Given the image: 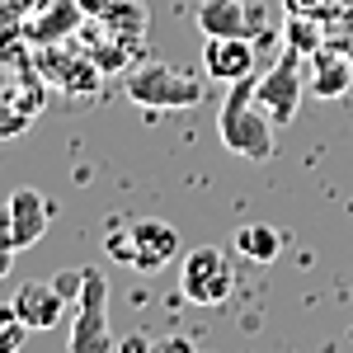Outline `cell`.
<instances>
[{"instance_id": "6da1fadb", "label": "cell", "mask_w": 353, "mask_h": 353, "mask_svg": "<svg viewBox=\"0 0 353 353\" xmlns=\"http://www.w3.org/2000/svg\"><path fill=\"white\" fill-rule=\"evenodd\" d=\"M259 76H241L231 85V94L221 99V113H217V132H221V146L231 156H245V161H269L273 146H278V123H273L259 94H254Z\"/></svg>"}, {"instance_id": "7a4b0ae2", "label": "cell", "mask_w": 353, "mask_h": 353, "mask_svg": "<svg viewBox=\"0 0 353 353\" xmlns=\"http://www.w3.org/2000/svg\"><path fill=\"white\" fill-rule=\"evenodd\" d=\"M128 99L137 109H151V113H170V109H198L208 99V85L198 76H184L165 61H146L128 71Z\"/></svg>"}, {"instance_id": "3957f363", "label": "cell", "mask_w": 353, "mask_h": 353, "mask_svg": "<svg viewBox=\"0 0 353 353\" xmlns=\"http://www.w3.org/2000/svg\"><path fill=\"white\" fill-rule=\"evenodd\" d=\"M109 254L123 259V264H132V269H141V273H156L179 254V231H174L170 221L137 217L132 226L109 231Z\"/></svg>"}, {"instance_id": "277c9868", "label": "cell", "mask_w": 353, "mask_h": 353, "mask_svg": "<svg viewBox=\"0 0 353 353\" xmlns=\"http://www.w3.org/2000/svg\"><path fill=\"white\" fill-rule=\"evenodd\" d=\"M66 353H118V339L109 330V283L99 269H85V288H81L76 321H71Z\"/></svg>"}, {"instance_id": "5b68a950", "label": "cell", "mask_w": 353, "mask_h": 353, "mask_svg": "<svg viewBox=\"0 0 353 353\" xmlns=\"http://www.w3.org/2000/svg\"><path fill=\"white\" fill-rule=\"evenodd\" d=\"M179 288H184V297L198 301V306H221V301L231 297V288H236V273H231L226 250H217V245L189 250V259H184V269H179Z\"/></svg>"}, {"instance_id": "8992f818", "label": "cell", "mask_w": 353, "mask_h": 353, "mask_svg": "<svg viewBox=\"0 0 353 353\" xmlns=\"http://www.w3.org/2000/svg\"><path fill=\"white\" fill-rule=\"evenodd\" d=\"M254 94H259L264 113H269L278 128H288V123L297 118L301 94H306V85H301V52H297V48H288V52H283V61L273 66L269 76H259Z\"/></svg>"}, {"instance_id": "52a82bcc", "label": "cell", "mask_w": 353, "mask_h": 353, "mask_svg": "<svg viewBox=\"0 0 353 353\" xmlns=\"http://www.w3.org/2000/svg\"><path fill=\"white\" fill-rule=\"evenodd\" d=\"M0 212H5V221H10L14 245H19V250H28V245H38L43 236H48L57 208L38 189H14L10 198H5V208H0Z\"/></svg>"}, {"instance_id": "ba28073f", "label": "cell", "mask_w": 353, "mask_h": 353, "mask_svg": "<svg viewBox=\"0 0 353 353\" xmlns=\"http://www.w3.org/2000/svg\"><path fill=\"white\" fill-rule=\"evenodd\" d=\"M81 24H85V10L76 0H43L24 19V38L33 48H57V43H66Z\"/></svg>"}, {"instance_id": "9c48e42d", "label": "cell", "mask_w": 353, "mask_h": 353, "mask_svg": "<svg viewBox=\"0 0 353 353\" xmlns=\"http://www.w3.org/2000/svg\"><path fill=\"white\" fill-rule=\"evenodd\" d=\"M193 24L203 28L208 38H259V28L250 19V5L245 0H198L193 10Z\"/></svg>"}, {"instance_id": "30bf717a", "label": "cell", "mask_w": 353, "mask_h": 353, "mask_svg": "<svg viewBox=\"0 0 353 353\" xmlns=\"http://www.w3.org/2000/svg\"><path fill=\"white\" fill-rule=\"evenodd\" d=\"M203 66L212 81L236 85L241 76H254V48H250V38H208Z\"/></svg>"}, {"instance_id": "8fae6325", "label": "cell", "mask_w": 353, "mask_h": 353, "mask_svg": "<svg viewBox=\"0 0 353 353\" xmlns=\"http://www.w3.org/2000/svg\"><path fill=\"white\" fill-rule=\"evenodd\" d=\"M14 306H19V316H24L28 330H57L61 316H66V297L52 288V278H48V283H43V278L24 283V288L14 292Z\"/></svg>"}, {"instance_id": "7c38bea8", "label": "cell", "mask_w": 353, "mask_h": 353, "mask_svg": "<svg viewBox=\"0 0 353 353\" xmlns=\"http://www.w3.org/2000/svg\"><path fill=\"white\" fill-rule=\"evenodd\" d=\"M43 76L52 85H61L66 94H94L99 90V66H94V57H66L61 48H48V57H43Z\"/></svg>"}, {"instance_id": "4fadbf2b", "label": "cell", "mask_w": 353, "mask_h": 353, "mask_svg": "<svg viewBox=\"0 0 353 353\" xmlns=\"http://www.w3.org/2000/svg\"><path fill=\"white\" fill-rule=\"evenodd\" d=\"M353 90V61L339 48H316L311 52V94L316 99H339Z\"/></svg>"}, {"instance_id": "5bb4252c", "label": "cell", "mask_w": 353, "mask_h": 353, "mask_svg": "<svg viewBox=\"0 0 353 353\" xmlns=\"http://www.w3.org/2000/svg\"><path fill=\"white\" fill-rule=\"evenodd\" d=\"M236 250H241L245 259H254V264H273L283 254V231L269 226V221H245L241 231H236Z\"/></svg>"}, {"instance_id": "9a60e30c", "label": "cell", "mask_w": 353, "mask_h": 353, "mask_svg": "<svg viewBox=\"0 0 353 353\" xmlns=\"http://www.w3.org/2000/svg\"><path fill=\"white\" fill-rule=\"evenodd\" d=\"M146 5L141 0H113L109 10L99 14V24L109 28V33H118L123 43H132V48H141V38H146Z\"/></svg>"}, {"instance_id": "2e32d148", "label": "cell", "mask_w": 353, "mask_h": 353, "mask_svg": "<svg viewBox=\"0 0 353 353\" xmlns=\"http://www.w3.org/2000/svg\"><path fill=\"white\" fill-rule=\"evenodd\" d=\"M28 334H33V330L24 325L19 306H14V301H0V353H19Z\"/></svg>"}, {"instance_id": "e0dca14e", "label": "cell", "mask_w": 353, "mask_h": 353, "mask_svg": "<svg viewBox=\"0 0 353 353\" xmlns=\"http://www.w3.org/2000/svg\"><path fill=\"white\" fill-rule=\"evenodd\" d=\"M52 288L61 292L66 301H81V288H85V269H61L52 278Z\"/></svg>"}, {"instance_id": "ac0fdd59", "label": "cell", "mask_w": 353, "mask_h": 353, "mask_svg": "<svg viewBox=\"0 0 353 353\" xmlns=\"http://www.w3.org/2000/svg\"><path fill=\"white\" fill-rule=\"evenodd\" d=\"M288 48H297V52L311 48V52H316V48H321V33L306 28V19H292V28H288Z\"/></svg>"}, {"instance_id": "d6986e66", "label": "cell", "mask_w": 353, "mask_h": 353, "mask_svg": "<svg viewBox=\"0 0 353 353\" xmlns=\"http://www.w3.org/2000/svg\"><path fill=\"white\" fill-rule=\"evenodd\" d=\"M14 254H19V245H14V236H10V221H5V212H0V278H10V269H14Z\"/></svg>"}, {"instance_id": "ffe728a7", "label": "cell", "mask_w": 353, "mask_h": 353, "mask_svg": "<svg viewBox=\"0 0 353 353\" xmlns=\"http://www.w3.org/2000/svg\"><path fill=\"white\" fill-rule=\"evenodd\" d=\"M151 353H198L189 334H165L161 344H151Z\"/></svg>"}, {"instance_id": "44dd1931", "label": "cell", "mask_w": 353, "mask_h": 353, "mask_svg": "<svg viewBox=\"0 0 353 353\" xmlns=\"http://www.w3.org/2000/svg\"><path fill=\"white\" fill-rule=\"evenodd\" d=\"M118 353H151V344L141 334H128V339H118Z\"/></svg>"}, {"instance_id": "7402d4cb", "label": "cell", "mask_w": 353, "mask_h": 353, "mask_svg": "<svg viewBox=\"0 0 353 353\" xmlns=\"http://www.w3.org/2000/svg\"><path fill=\"white\" fill-rule=\"evenodd\" d=\"M76 5H81V10H85V19H99V14L109 10L113 0H76Z\"/></svg>"}, {"instance_id": "603a6c76", "label": "cell", "mask_w": 353, "mask_h": 353, "mask_svg": "<svg viewBox=\"0 0 353 353\" xmlns=\"http://www.w3.org/2000/svg\"><path fill=\"white\" fill-rule=\"evenodd\" d=\"M339 52H344V57H349V61H353V33H349V38H344V43H339Z\"/></svg>"}, {"instance_id": "cb8c5ba5", "label": "cell", "mask_w": 353, "mask_h": 353, "mask_svg": "<svg viewBox=\"0 0 353 353\" xmlns=\"http://www.w3.org/2000/svg\"><path fill=\"white\" fill-rule=\"evenodd\" d=\"M349 99H353V90H349Z\"/></svg>"}]
</instances>
